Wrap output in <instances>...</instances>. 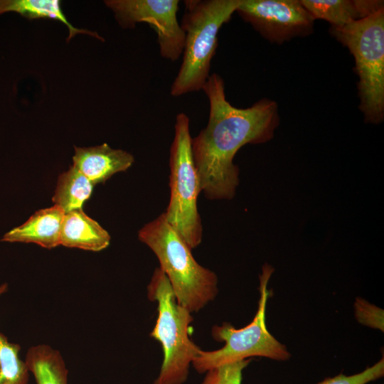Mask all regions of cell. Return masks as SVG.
Listing matches in <instances>:
<instances>
[{
	"label": "cell",
	"instance_id": "12",
	"mask_svg": "<svg viewBox=\"0 0 384 384\" xmlns=\"http://www.w3.org/2000/svg\"><path fill=\"white\" fill-rule=\"evenodd\" d=\"M110 235L82 209L65 213L62 222L60 244L68 247L98 252L108 247Z\"/></svg>",
	"mask_w": 384,
	"mask_h": 384
},
{
	"label": "cell",
	"instance_id": "8",
	"mask_svg": "<svg viewBox=\"0 0 384 384\" xmlns=\"http://www.w3.org/2000/svg\"><path fill=\"white\" fill-rule=\"evenodd\" d=\"M105 5L124 28L147 23L155 31L160 55L172 62L183 53L185 35L177 18L178 0H107Z\"/></svg>",
	"mask_w": 384,
	"mask_h": 384
},
{
	"label": "cell",
	"instance_id": "19",
	"mask_svg": "<svg viewBox=\"0 0 384 384\" xmlns=\"http://www.w3.org/2000/svg\"><path fill=\"white\" fill-rule=\"evenodd\" d=\"M384 375V358H382L378 362L363 371L346 375L340 373L331 378H327L316 384H366L380 378Z\"/></svg>",
	"mask_w": 384,
	"mask_h": 384
},
{
	"label": "cell",
	"instance_id": "2",
	"mask_svg": "<svg viewBox=\"0 0 384 384\" xmlns=\"http://www.w3.org/2000/svg\"><path fill=\"white\" fill-rule=\"evenodd\" d=\"M138 238L157 257L159 267L168 278L179 305L192 314L215 298L218 292L216 274L198 263L164 213L144 225Z\"/></svg>",
	"mask_w": 384,
	"mask_h": 384
},
{
	"label": "cell",
	"instance_id": "5",
	"mask_svg": "<svg viewBox=\"0 0 384 384\" xmlns=\"http://www.w3.org/2000/svg\"><path fill=\"white\" fill-rule=\"evenodd\" d=\"M147 297L157 303L158 316L150 336L159 341L164 358L153 384H182L201 349L189 338L191 313L179 305L164 272L156 267L147 286Z\"/></svg>",
	"mask_w": 384,
	"mask_h": 384
},
{
	"label": "cell",
	"instance_id": "18",
	"mask_svg": "<svg viewBox=\"0 0 384 384\" xmlns=\"http://www.w3.org/2000/svg\"><path fill=\"white\" fill-rule=\"evenodd\" d=\"M251 358L220 365L208 370L201 384H241L242 370Z\"/></svg>",
	"mask_w": 384,
	"mask_h": 384
},
{
	"label": "cell",
	"instance_id": "17",
	"mask_svg": "<svg viewBox=\"0 0 384 384\" xmlns=\"http://www.w3.org/2000/svg\"><path fill=\"white\" fill-rule=\"evenodd\" d=\"M6 292L0 286V295ZM20 345L9 341L0 332V384H28L29 370L19 357Z\"/></svg>",
	"mask_w": 384,
	"mask_h": 384
},
{
	"label": "cell",
	"instance_id": "16",
	"mask_svg": "<svg viewBox=\"0 0 384 384\" xmlns=\"http://www.w3.org/2000/svg\"><path fill=\"white\" fill-rule=\"evenodd\" d=\"M93 186L85 175L72 166L59 176L53 201L65 213L82 209L84 203L90 198Z\"/></svg>",
	"mask_w": 384,
	"mask_h": 384
},
{
	"label": "cell",
	"instance_id": "6",
	"mask_svg": "<svg viewBox=\"0 0 384 384\" xmlns=\"http://www.w3.org/2000/svg\"><path fill=\"white\" fill-rule=\"evenodd\" d=\"M189 118L183 112L176 117L174 137L169 155L170 198L165 217L192 250L203 237L198 197L201 192L191 149Z\"/></svg>",
	"mask_w": 384,
	"mask_h": 384
},
{
	"label": "cell",
	"instance_id": "7",
	"mask_svg": "<svg viewBox=\"0 0 384 384\" xmlns=\"http://www.w3.org/2000/svg\"><path fill=\"white\" fill-rule=\"evenodd\" d=\"M274 268L265 264L260 274V299L257 311L252 321L241 329H235L228 322L212 328L213 338L225 345L215 351H201L193 361V366L200 373L220 365L252 357H265L276 361H287L291 354L286 346L268 331L265 322L266 307L270 290L269 280Z\"/></svg>",
	"mask_w": 384,
	"mask_h": 384
},
{
	"label": "cell",
	"instance_id": "14",
	"mask_svg": "<svg viewBox=\"0 0 384 384\" xmlns=\"http://www.w3.org/2000/svg\"><path fill=\"white\" fill-rule=\"evenodd\" d=\"M25 363L36 384H68V370L61 353L49 345L33 346Z\"/></svg>",
	"mask_w": 384,
	"mask_h": 384
},
{
	"label": "cell",
	"instance_id": "1",
	"mask_svg": "<svg viewBox=\"0 0 384 384\" xmlns=\"http://www.w3.org/2000/svg\"><path fill=\"white\" fill-rule=\"evenodd\" d=\"M202 90L209 101L208 121L191 139L201 191L210 200H230L240 182L235 154L246 144H263L274 137L279 124L278 105L263 98L247 108L234 107L226 99L223 79L215 73Z\"/></svg>",
	"mask_w": 384,
	"mask_h": 384
},
{
	"label": "cell",
	"instance_id": "3",
	"mask_svg": "<svg viewBox=\"0 0 384 384\" xmlns=\"http://www.w3.org/2000/svg\"><path fill=\"white\" fill-rule=\"evenodd\" d=\"M240 0H186L180 23L185 41L183 59L170 93L179 97L203 89L210 76L218 34L236 11Z\"/></svg>",
	"mask_w": 384,
	"mask_h": 384
},
{
	"label": "cell",
	"instance_id": "10",
	"mask_svg": "<svg viewBox=\"0 0 384 384\" xmlns=\"http://www.w3.org/2000/svg\"><path fill=\"white\" fill-rule=\"evenodd\" d=\"M130 153L110 147L107 144L90 146H75L73 162L93 184L103 183L114 174L124 171L134 163Z\"/></svg>",
	"mask_w": 384,
	"mask_h": 384
},
{
	"label": "cell",
	"instance_id": "13",
	"mask_svg": "<svg viewBox=\"0 0 384 384\" xmlns=\"http://www.w3.org/2000/svg\"><path fill=\"white\" fill-rule=\"evenodd\" d=\"M316 19L329 22L331 26L341 27L373 14L384 8L380 0H300Z\"/></svg>",
	"mask_w": 384,
	"mask_h": 384
},
{
	"label": "cell",
	"instance_id": "9",
	"mask_svg": "<svg viewBox=\"0 0 384 384\" xmlns=\"http://www.w3.org/2000/svg\"><path fill=\"white\" fill-rule=\"evenodd\" d=\"M235 12L271 43L281 45L314 32L315 19L300 0H240Z\"/></svg>",
	"mask_w": 384,
	"mask_h": 384
},
{
	"label": "cell",
	"instance_id": "11",
	"mask_svg": "<svg viewBox=\"0 0 384 384\" xmlns=\"http://www.w3.org/2000/svg\"><path fill=\"white\" fill-rule=\"evenodd\" d=\"M64 210L58 206L36 211L23 225L6 233L1 240L9 242H33L51 249L60 244Z\"/></svg>",
	"mask_w": 384,
	"mask_h": 384
},
{
	"label": "cell",
	"instance_id": "20",
	"mask_svg": "<svg viewBox=\"0 0 384 384\" xmlns=\"http://www.w3.org/2000/svg\"><path fill=\"white\" fill-rule=\"evenodd\" d=\"M354 308L359 323L383 331V309L361 298L356 299Z\"/></svg>",
	"mask_w": 384,
	"mask_h": 384
},
{
	"label": "cell",
	"instance_id": "15",
	"mask_svg": "<svg viewBox=\"0 0 384 384\" xmlns=\"http://www.w3.org/2000/svg\"><path fill=\"white\" fill-rule=\"evenodd\" d=\"M60 5L58 0H0V15L14 11L29 19L43 18L59 21L68 29V41L78 33L89 34L102 40L95 32L74 27L65 17Z\"/></svg>",
	"mask_w": 384,
	"mask_h": 384
},
{
	"label": "cell",
	"instance_id": "4",
	"mask_svg": "<svg viewBox=\"0 0 384 384\" xmlns=\"http://www.w3.org/2000/svg\"><path fill=\"white\" fill-rule=\"evenodd\" d=\"M329 33L346 47L355 60L358 108L366 123L384 119V8Z\"/></svg>",
	"mask_w": 384,
	"mask_h": 384
}]
</instances>
